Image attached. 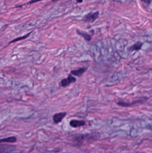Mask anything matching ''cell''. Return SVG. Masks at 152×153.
Instances as JSON below:
<instances>
[{
	"label": "cell",
	"instance_id": "1",
	"mask_svg": "<svg viewBox=\"0 0 152 153\" xmlns=\"http://www.w3.org/2000/svg\"><path fill=\"white\" fill-rule=\"evenodd\" d=\"M99 15L100 12L98 11L95 12H90L85 15L81 20L85 23H94L99 18Z\"/></svg>",
	"mask_w": 152,
	"mask_h": 153
},
{
	"label": "cell",
	"instance_id": "2",
	"mask_svg": "<svg viewBox=\"0 0 152 153\" xmlns=\"http://www.w3.org/2000/svg\"><path fill=\"white\" fill-rule=\"evenodd\" d=\"M15 145L0 143V153H12L16 150Z\"/></svg>",
	"mask_w": 152,
	"mask_h": 153
},
{
	"label": "cell",
	"instance_id": "3",
	"mask_svg": "<svg viewBox=\"0 0 152 153\" xmlns=\"http://www.w3.org/2000/svg\"><path fill=\"white\" fill-rule=\"evenodd\" d=\"M76 81V78L72 76L71 74H70L67 78L63 79L61 81L60 84L62 87H65L69 86L71 83H74Z\"/></svg>",
	"mask_w": 152,
	"mask_h": 153
},
{
	"label": "cell",
	"instance_id": "4",
	"mask_svg": "<svg viewBox=\"0 0 152 153\" xmlns=\"http://www.w3.org/2000/svg\"><path fill=\"white\" fill-rule=\"evenodd\" d=\"M67 113L66 112H61V113H57L54 115L52 117L53 121L55 124H57L62 122L66 116Z\"/></svg>",
	"mask_w": 152,
	"mask_h": 153
},
{
	"label": "cell",
	"instance_id": "5",
	"mask_svg": "<svg viewBox=\"0 0 152 153\" xmlns=\"http://www.w3.org/2000/svg\"><path fill=\"white\" fill-rule=\"evenodd\" d=\"M143 100H138L136 101H133L132 103H126L124 101H119L117 103V104L119 106H121L122 107H131L132 106H133L135 104H137L138 103H141L143 102Z\"/></svg>",
	"mask_w": 152,
	"mask_h": 153
},
{
	"label": "cell",
	"instance_id": "6",
	"mask_svg": "<svg viewBox=\"0 0 152 153\" xmlns=\"http://www.w3.org/2000/svg\"><path fill=\"white\" fill-rule=\"evenodd\" d=\"M85 124H86V122L84 121L72 120L70 122V126L74 128L82 127L85 126Z\"/></svg>",
	"mask_w": 152,
	"mask_h": 153
},
{
	"label": "cell",
	"instance_id": "7",
	"mask_svg": "<svg viewBox=\"0 0 152 153\" xmlns=\"http://www.w3.org/2000/svg\"><path fill=\"white\" fill-rule=\"evenodd\" d=\"M143 45V43L141 41H138L133 45L128 48V50L130 52H133V51H138L141 49V47Z\"/></svg>",
	"mask_w": 152,
	"mask_h": 153
},
{
	"label": "cell",
	"instance_id": "8",
	"mask_svg": "<svg viewBox=\"0 0 152 153\" xmlns=\"http://www.w3.org/2000/svg\"><path fill=\"white\" fill-rule=\"evenodd\" d=\"M87 69V68H84V67L80 68L77 70H71V73L75 76L80 77L85 72H86Z\"/></svg>",
	"mask_w": 152,
	"mask_h": 153
},
{
	"label": "cell",
	"instance_id": "9",
	"mask_svg": "<svg viewBox=\"0 0 152 153\" xmlns=\"http://www.w3.org/2000/svg\"><path fill=\"white\" fill-rule=\"evenodd\" d=\"M76 33L80 36L83 37L84 38V39L87 41H90L92 39V36L87 32H83L80 31L79 30L77 29L76 30Z\"/></svg>",
	"mask_w": 152,
	"mask_h": 153
},
{
	"label": "cell",
	"instance_id": "10",
	"mask_svg": "<svg viewBox=\"0 0 152 153\" xmlns=\"http://www.w3.org/2000/svg\"><path fill=\"white\" fill-rule=\"evenodd\" d=\"M17 141V138L16 137H10L4 138L0 139V143H15Z\"/></svg>",
	"mask_w": 152,
	"mask_h": 153
},
{
	"label": "cell",
	"instance_id": "11",
	"mask_svg": "<svg viewBox=\"0 0 152 153\" xmlns=\"http://www.w3.org/2000/svg\"><path fill=\"white\" fill-rule=\"evenodd\" d=\"M31 33H32V32H31L28 33L27 34L25 35V36H21V37H19L17 38L16 39H13V40H12L11 41H10V42L9 43V44H11V43H13L16 42L17 41L21 40H23V39H26V38L28 37L29 36V35L31 34Z\"/></svg>",
	"mask_w": 152,
	"mask_h": 153
},
{
	"label": "cell",
	"instance_id": "12",
	"mask_svg": "<svg viewBox=\"0 0 152 153\" xmlns=\"http://www.w3.org/2000/svg\"><path fill=\"white\" fill-rule=\"evenodd\" d=\"M41 1H42V0H31V1H29V2H28L27 4H32L35 3L36 2H40Z\"/></svg>",
	"mask_w": 152,
	"mask_h": 153
},
{
	"label": "cell",
	"instance_id": "13",
	"mask_svg": "<svg viewBox=\"0 0 152 153\" xmlns=\"http://www.w3.org/2000/svg\"><path fill=\"white\" fill-rule=\"evenodd\" d=\"M142 2H144L145 3L147 4H150L152 2V0H141Z\"/></svg>",
	"mask_w": 152,
	"mask_h": 153
},
{
	"label": "cell",
	"instance_id": "14",
	"mask_svg": "<svg viewBox=\"0 0 152 153\" xmlns=\"http://www.w3.org/2000/svg\"><path fill=\"white\" fill-rule=\"evenodd\" d=\"M78 3H82L83 2V0H75Z\"/></svg>",
	"mask_w": 152,
	"mask_h": 153
},
{
	"label": "cell",
	"instance_id": "15",
	"mask_svg": "<svg viewBox=\"0 0 152 153\" xmlns=\"http://www.w3.org/2000/svg\"><path fill=\"white\" fill-rule=\"evenodd\" d=\"M60 1V0H52V1L53 2H58V1Z\"/></svg>",
	"mask_w": 152,
	"mask_h": 153
}]
</instances>
